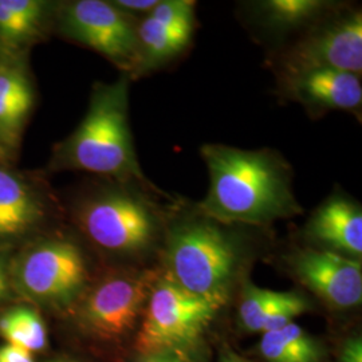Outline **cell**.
I'll return each mask as SVG.
<instances>
[{
    "instance_id": "obj_1",
    "label": "cell",
    "mask_w": 362,
    "mask_h": 362,
    "mask_svg": "<svg viewBox=\"0 0 362 362\" xmlns=\"http://www.w3.org/2000/svg\"><path fill=\"white\" fill-rule=\"evenodd\" d=\"M209 189L199 212L223 224L263 226L299 215L290 165L270 149L206 144Z\"/></svg>"
},
{
    "instance_id": "obj_2",
    "label": "cell",
    "mask_w": 362,
    "mask_h": 362,
    "mask_svg": "<svg viewBox=\"0 0 362 362\" xmlns=\"http://www.w3.org/2000/svg\"><path fill=\"white\" fill-rule=\"evenodd\" d=\"M129 79L97 82L76 130L55 145L49 169L81 170L119 182L149 184L137 160L129 125Z\"/></svg>"
},
{
    "instance_id": "obj_3",
    "label": "cell",
    "mask_w": 362,
    "mask_h": 362,
    "mask_svg": "<svg viewBox=\"0 0 362 362\" xmlns=\"http://www.w3.org/2000/svg\"><path fill=\"white\" fill-rule=\"evenodd\" d=\"M167 263L173 282L219 309L239 270L240 251L218 221L200 214L169 231Z\"/></svg>"
},
{
    "instance_id": "obj_4",
    "label": "cell",
    "mask_w": 362,
    "mask_h": 362,
    "mask_svg": "<svg viewBox=\"0 0 362 362\" xmlns=\"http://www.w3.org/2000/svg\"><path fill=\"white\" fill-rule=\"evenodd\" d=\"M74 211L79 228L95 246L122 255L148 250L161 226L155 202L121 185L91 192L79 200Z\"/></svg>"
},
{
    "instance_id": "obj_5",
    "label": "cell",
    "mask_w": 362,
    "mask_h": 362,
    "mask_svg": "<svg viewBox=\"0 0 362 362\" xmlns=\"http://www.w3.org/2000/svg\"><path fill=\"white\" fill-rule=\"evenodd\" d=\"M10 279L19 294L42 306L66 308L85 291L88 269L82 251L67 239H43L13 260Z\"/></svg>"
},
{
    "instance_id": "obj_6",
    "label": "cell",
    "mask_w": 362,
    "mask_h": 362,
    "mask_svg": "<svg viewBox=\"0 0 362 362\" xmlns=\"http://www.w3.org/2000/svg\"><path fill=\"white\" fill-rule=\"evenodd\" d=\"M218 308L196 297L169 276L153 284L144 309V322L136 338L141 354L185 351L202 336Z\"/></svg>"
},
{
    "instance_id": "obj_7",
    "label": "cell",
    "mask_w": 362,
    "mask_h": 362,
    "mask_svg": "<svg viewBox=\"0 0 362 362\" xmlns=\"http://www.w3.org/2000/svg\"><path fill=\"white\" fill-rule=\"evenodd\" d=\"M57 26L66 39L101 54L129 77L139 69L137 25L112 1L76 0L57 11Z\"/></svg>"
},
{
    "instance_id": "obj_8",
    "label": "cell",
    "mask_w": 362,
    "mask_h": 362,
    "mask_svg": "<svg viewBox=\"0 0 362 362\" xmlns=\"http://www.w3.org/2000/svg\"><path fill=\"white\" fill-rule=\"evenodd\" d=\"M285 78L311 70H342L360 76L362 70V13L338 15L314 27L278 58Z\"/></svg>"
},
{
    "instance_id": "obj_9",
    "label": "cell",
    "mask_w": 362,
    "mask_h": 362,
    "mask_svg": "<svg viewBox=\"0 0 362 362\" xmlns=\"http://www.w3.org/2000/svg\"><path fill=\"white\" fill-rule=\"evenodd\" d=\"M153 281L146 272H116L105 276L82 299L78 322L91 336L118 339L134 329Z\"/></svg>"
},
{
    "instance_id": "obj_10",
    "label": "cell",
    "mask_w": 362,
    "mask_h": 362,
    "mask_svg": "<svg viewBox=\"0 0 362 362\" xmlns=\"http://www.w3.org/2000/svg\"><path fill=\"white\" fill-rule=\"evenodd\" d=\"M196 3L189 0L158 1L137 25L139 69L136 76L175 59L194 37Z\"/></svg>"
},
{
    "instance_id": "obj_11",
    "label": "cell",
    "mask_w": 362,
    "mask_h": 362,
    "mask_svg": "<svg viewBox=\"0 0 362 362\" xmlns=\"http://www.w3.org/2000/svg\"><path fill=\"white\" fill-rule=\"evenodd\" d=\"M298 279L336 309L361 305L362 269L360 260L326 250L298 251L291 260Z\"/></svg>"
},
{
    "instance_id": "obj_12",
    "label": "cell",
    "mask_w": 362,
    "mask_h": 362,
    "mask_svg": "<svg viewBox=\"0 0 362 362\" xmlns=\"http://www.w3.org/2000/svg\"><path fill=\"white\" fill-rule=\"evenodd\" d=\"M286 91L311 113L357 110L362 104L360 76L342 70H311L285 78Z\"/></svg>"
},
{
    "instance_id": "obj_13",
    "label": "cell",
    "mask_w": 362,
    "mask_h": 362,
    "mask_svg": "<svg viewBox=\"0 0 362 362\" xmlns=\"http://www.w3.org/2000/svg\"><path fill=\"white\" fill-rule=\"evenodd\" d=\"M46 212L38 189L10 164L0 163V247L37 230Z\"/></svg>"
},
{
    "instance_id": "obj_14",
    "label": "cell",
    "mask_w": 362,
    "mask_h": 362,
    "mask_svg": "<svg viewBox=\"0 0 362 362\" xmlns=\"http://www.w3.org/2000/svg\"><path fill=\"white\" fill-rule=\"evenodd\" d=\"M35 104V91L22 55L0 52V144L15 155Z\"/></svg>"
},
{
    "instance_id": "obj_15",
    "label": "cell",
    "mask_w": 362,
    "mask_h": 362,
    "mask_svg": "<svg viewBox=\"0 0 362 362\" xmlns=\"http://www.w3.org/2000/svg\"><path fill=\"white\" fill-rule=\"evenodd\" d=\"M306 235L321 250L348 258L362 254V211L360 204L334 194L314 211L306 226Z\"/></svg>"
},
{
    "instance_id": "obj_16",
    "label": "cell",
    "mask_w": 362,
    "mask_h": 362,
    "mask_svg": "<svg viewBox=\"0 0 362 362\" xmlns=\"http://www.w3.org/2000/svg\"><path fill=\"white\" fill-rule=\"evenodd\" d=\"M52 8L40 0H0V52L22 55L43 38Z\"/></svg>"
},
{
    "instance_id": "obj_17",
    "label": "cell",
    "mask_w": 362,
    "mask_h": 362,
    "mask_svg": "<svg viewBox=\"0 0 362 362\" xmlns=\"http://www.w3.org/2000/svg\"><path fill=\"white\" fill-rule=\"evenodd\" d=\"M333 3L322 0H267L255 6L262 26L285 34L321 21Z\"/></svg>"
},
{
    "instance_id": "obj_18",
    "label": "cell",
    "mask_w": 362,
    "mask_h": 362,
    "mask_svg": "<svg viewBox=\"0 0 362 362\" xmlns=\"http://www.w3.org/2000/svg\"><path fill=\"white\" fill-rule=\"evenodd\" d=\"M259 350L269 362H321L322 358L317 341L294 322L264 333Z\"/></svg>"
},
{
    "instance_id": "obj_19",
    "label": "cell",
    "mask_w": 362,
    "mask_h": 362,
    "mask_svg": "<svg viewBox=\"0 0 362 362\" xmlns=\"http://www.w3.org/2000/svg\"><path fill=\"white\" fill-rule=\"evenodd\" d=\"M0 337L7 342L30 353L47 348V329L38 311L16 306L0 315Z\"/></svg>"
},
{
    "instance_id": "obj_20",
    "label": "cell",
    "mask_w": 362,
    "mask_h": 362,
    "mask_svg": "<svg viewBox=\"0 0 362 362\" xmlns=\"http://www.w3.org/2000/svg\"><path fill=\"white\" fill-rule=\"evenodd\" d=\"M308 300L300 294L293 291H275L272 300L267 303L258 318L255 332H262L264 334L285 327L286 325L291 324L299 314L308 310Z\"/></svg>"
},
{
    "instance_id": "obj_21",
    "label": "cell",
    "mask_w": 362,
    "mask_h": 362,
    "mask_svg": "<svg viewBox=\"0 0 362 362\" xmlns=\"http://www.w3.org/2000/svg\"><path fill=\"white\" fill-rule=\"evenodd\" d=\"M275 291L259 288L257 286L247 284L243 290V297L239 306V317L240 322L245 326V329L250 332H255L258 318L267 306V303L272 300Z\"/></svg>"
},
{
    "instance_id": "obj_22",
    "label": "cell",
    "mask_w": 362,
    "mask_h": 362,
    "mask_svg": "<svg viewBox=\"0 0 362 362\" xmlns=\"http://www.w3.org/2000/svg\"><path fill=\"white\" fill-rule=\"evenodd\" d=\"M112 3L121 11L129 15H132L130 13H145L148 15L158 4L157 0H116Z\"/></svg>"
},
{
    "instance_id": "obj_23",
    "label": "cell",
    "mask_w": 362,
    "mask_h": 362,
    "mask_svg": "<svg viewBox=\"0 0 362 362\" xmlns=\"http://www.w3.org/2000/svg\"><path fill=\"white\" fill-rule=\"evenodd\" d=\"M0 362H35L33 353L11 344L0 346Z\"/></svg>"
},
{
    "instance_id": "obj_24",
    "label": "cell",
    "mask_w": 362,
    "mask_h": 362,
    "mask_svg": "<svg viewBox=\"0 0 362 362\" xmlns=\"http://www.w3.org/2000/svg\"><path fill=\"white\" fill-rule=\"evenodd\" d=\"M137 362H192L185 351H157L151 354H141Z\"/></svg>"
},
{
    "instance_id": "obj_25",
    "label": "cell",
    "mask_w": 362,
    "mask_h": 362,
    "mask_svg": "<svg viewBox=\"0 0 362 362\" xmlns=\"http://www.w3.org/2000/svg\"><path fill=\"white\" fill-rule=\"evenodd\" d=\"M339 362H362V341L360 337L350 338L341 351Z\"/></svg>"
},
{
    "instance_id": "obj_26",
    "label": "cell",
    "mask_w": 362,
    "mask_h": 362,
    "mask_svg": "<svg viewBox=\"0 0 362 362\" xmlns=\"http://www.w3.org/2000/svg\"><path fill=\"white\" fill-rule=\"evenodd\" d=\"M221 362H250L235 354L231 350H224L221 354Z\"/></svg>"
},
{
    "instance_id": "obj_27",
    "label": "cell",
    "mask_w": 362,
    "mask_h": 362,
    "mask_svg": "<svg viewBox=\"0 0 362 362\" xmlns=\"http://www.w3.org/2000/svg\"><path fill=\"white\" fill-rule=\"evenodd\" d=\"M10 285H11V279H0V300L7 297L8 290H10Z\"/></svg>"
},
{
    "instance_id": "obj_28",
    "label": "cell",
    "mask_w": 362,
    "mask_h": 362,
    "mask_svg": "<svg viewBox=\"0 0 362 362\" xmlns=\"http://www.w3.org/2000/svg\"><path fill=\"white\" fill-rule=\"evenodd\" d=\"M11 158H13V156L10 155V152L0 144V163L11 164Z\"/></svg>"
},
{
    "instance_id": "obj_29",
    "label": "cell",
    "mask_w": 362,
    "mask_h": 362,
    "mask_svg": "<svg viewBox=\"0 0 362 362\" xmlns=\"http://www.w3.org/2000/svg\"><path fill=\"white\" fill-rule=\"evenodd\" d=\"M50 362H79L76 361V360H70V358H55V360H52Z\"/></svg>"
}]
</instances>
